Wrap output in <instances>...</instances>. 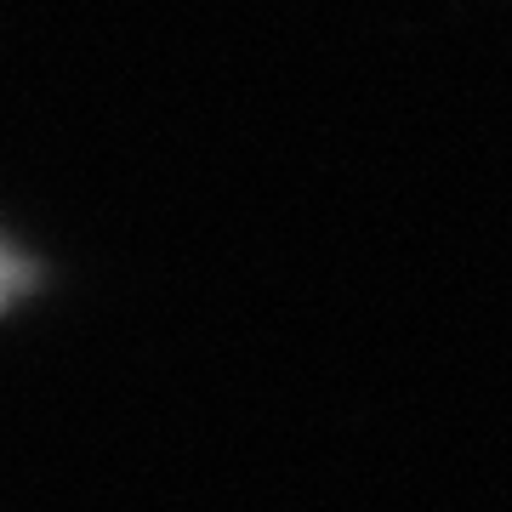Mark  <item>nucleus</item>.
<instances>
[{
    "mask_svg": "<svg viewBox=\"0 0 512 512\" xmlns=\"http://www.w3.org/2000/svg\"><path fill=\"white\" fill-rule=\"evenodd\" d=\"M18 291H23V262L0 251V308H6V302H12Z\"/></svg>",
    "mask_w": 512,
    "mask_h": 512,
    "instance_id": "nucleus-1",
    "label": "nucleus"
}]
</instances>
